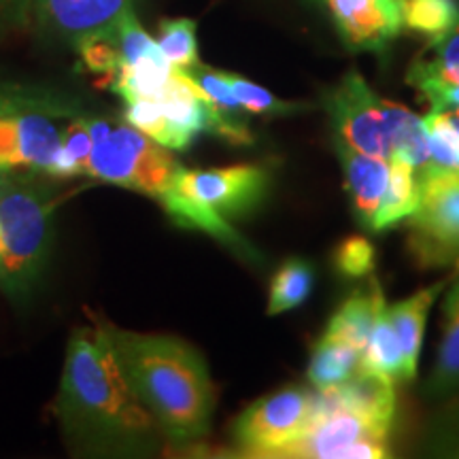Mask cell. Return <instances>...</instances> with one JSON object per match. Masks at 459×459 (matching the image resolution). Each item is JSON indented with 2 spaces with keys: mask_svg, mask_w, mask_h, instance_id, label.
Wrapping results in <instances>:
<instances>
[{
  "mask_svg": "<svg viewBox=\"0 0 459 459\" xmlns=\"http://www.w3.org/2000/svg\"><path fill=\"white\" fill-rule=\"evenodd\" d=\"M56 412L68 440L102 455H143L164 438L128 383L108 325L79 328L66 347Z\"/></svg>",
  "mask_w": 459,
  "mask_h": 459,
  "instance_id": "1",
  "label": "cell"
},
{
  "mask_svg": "<svg viewBox=\"0 0 459 459\" xmlns=\"http://www.w3.org/2000/svg\"><path fill=\"white\" fill-rule=\"evenodd\" d=\"M124 375L172 446L206 438L215 411L209 366L192 344L170 334H141L108 325Z\"/></svg>",
  "mask_w": 459,
  "mask_h": 459,
  "instance_id": "2",
  "label": "cell"
},
{
  "mask_svg": "<svg viewBox=\"0 0 459 459\" xmlns=\"http://www.w3.org/2000/svg\"><path fill=\"white\" fill-rule=\"evenodd\" d=\"M271 172L260 164H237L226 169H183L160 200L177 226L209 234L238 255L255 257L251 245L230 220L254 213L268 196Z\"/></svg>",
  "mask_w": 459,
  "mask_h": 459,
  "instance_id": "3",
  "label": "cell"
},
{
  "mask_svg": "<svg viewBox=\"0 0 459 459\" xmlns=\"http://www.w3.org/2000/svg\"><path fill=\"white\" fill-rule=\"evenodd\" d=\"M54 198L41 183L0 172V287L24 300L49 257Z\"/></svg>",
  "mask_w": 459,
  "mask_h": 459,
  "instance_id": "4",
  "label": "cell"
},
{
  "mask_svg": "<svg viewBox=\"0 0 459 459\" xmlns=\"http://www.w3.org/2000/svg\"><path fill=\"white\" fill-rule=\"evenodd\" d=\"M88 126L91 153L85 175L160 203L181 170L170 149L149 139L130 124L88 117Z\"/></svg>",
  "mask_w": 459,
  "mask_h": 459,
  "instance_id": "5",
  "label": "cell"
},
{
  "mask_svg": "<svg viewBox=\"0 0 459 459\" xmlns=\"http://www.w3.org/2000/svg\"><path fill=\"white\" fill-rule=\"evenodd\" d=\"M419 206L409 217V251L421 268L459 273V172L429 164L419 172Z\"/></svg>",
  "mask_w": 459,
  "mask_h": 459,
  "instance_id": "6",
  "label": "cell"
},
{
  "mask_svg": "<svg viewBox=\"0 0 459 459\" xmlns=\"http://www.w3.org/2000/svg\"><path fill=\"white\" fill-rule=\"evenodd\" d=\"M325 412L321 394L307 387H285L254 402L232 428L234 445L245 457H273L281 446L307 434Z\"/></svg>",
  "mask_w": 459,
  "mask_h": 459,
  "instance_id": "7",
  "label": "cell"
},
{
  "mask_svg": "<svg viewBox=\"0 0 459 459\" xmlns=\"http://www.w3.org/2000/svg\"><path fill=\"white\" fill-rule=\"evenodd\" d=\"M319 394L325 404L324 415L307 434L281 446L273 459H381L389 455L387 428L334 406L328 395Z\"/></svg>",
  "mask_w": 459,
  "mask_h": 459,
  "instance_id": "8",
  "label": "cell"
},
{
  "mask_svg": "<svg viewBox=\"0 0 459 459\" xmlns=\"http://www.w3.org/2000/svg\"><path fill=\"white\" fill-rule=\"evenodd\" d=\"M325 111L338 136V145L381 160H392L387 139L385 100L375 94L359 73H347L325 94Z\"/></svg>",
  "mask_w": 459,
  "mask_h": 459,
  "instance_id": "9",
  "label": "cell"
},
{
  "mask_svg": "<svg viewBox=\"0 0 459 459\" xmlns=\"http://www.w3.org/2000/svg\"><path fill=\"white\" fill-rule=\"evenodd\" d=\"M62 128L51 115L20 113L0 117V172L32 170L54 175Z\"/></svg>",
  "mask_w": 459,
  "mask_h": 459,
  "instance_id": "10",
  "label": "cell"
},
{
  "mask_svg": "<svg viewBox=\"0 0 459 459\" xmlns=\"http://www.w3.org/2000/svg\"><path fill=\"white\" fill-rule=\"evenodd\" d=\"M32 4L41 26L71 45L113 28L134 11V0H32Z\"/></svg>",
  "mask_w": 459,
  "mask_h": 459,
  "instance_id": "11",
  "label": "cell"
},
{
  "mask_svg": "<svg viewBox=\"0 0 459 459\" xmlns=\"http://www.w3.org/2000/svg\"><path fill=\"white\" fill-rule=\"evenodd\" d=\"M166 122V143L170 152H183L192 145L200 132L209 130L211 100L186 71H172L169 88L160 96Z\"/></svg>",
  "mask_w": 459,
  "mask_h": 459,
  "instance_id": "12",
  "label": "cell"
},
{
  "mask_svg": "<svg viewBox=\"0 0 459 459\" xmlns=\"http://www.w3.org/2000/svg\"><path fill=\"white\" fill-rule=\"evenodd\" d=\"M342 41L355 51L383 49L400 32L378 0H325Z\"/></svg>",
  "mask_w": 459,
  "mask_h": 459,
  "instance_id": "13",
  "label": "cell"
},
{
  "mask_svg": "<svg viewBox=\"0 0 459 459\" xmlns=\"http://www.w3.org/2000/svg\"><path fill=\"white\" fill-rule=\"evenodd\" d=\"M338 158L344 170V189L351 198L355 217L372 232L389 181L387 160L366 156L344 145H338Z\"/></svg>",
  "mask_w": 459,
  "mask_h": 459,
  "instance_id": "14",
  "label": "cell"
},
{
  "mask_svg": "<svg viewBox=\"0 0 459 459\" xmlns=\"http://www.w3.org/2000/svg\"><path fill=\"white\" fill-rule=\"evenodd\" d=\"M334 406L358 412L377 426L392 428L395 395H394V378L381 372H370L358 368L347 381L341 385L321 389Z\"/></svg>",
  "mask_w": 459,
  "mask_h": 459,
  "instance_id": "15",
  "label": "cell"
},
{
  "mask_svg": "<svg viewBox=\"0 0 459 459\" xmlns=\"http://www.w3.org/2000/svg\"><path fill=\"white\" fill-rule=\"evenodd\" d=\"M445 287L443 283H436L426 290H419L406 300H400L387 307L389 319H392L395 334H398L402 358H404V378H415L417 375V361L419 353H421V341H423V325H426L428 313L432 308L436 296Z\"/></svg>",
  "mask_w": 459,
  "mask_h": 459,
  "instance_id": "16",
  "label": "cell"
},
{
  "mask_svg": "<svg viewBox=\"0 0 459 459\" xmlns=\"http://www.w3.org/2000/svg\"><path fill=\"white\" fill-rule=\"evenodd\" d=\"M20 113H45L51 117L83 115L82 100L48 85H30L0 79V117Z\"/></svg>",
  "mask_w": 459,
  "mask_h": 459,
  "instance_id": "17",
  "label": "cell"
},
{
  "mask_svg": "<svg viewBox=\"0 0 459 459\" xmlns=\"http://www.w3.org/2000/svg\"><path fill=\"white\" fill-rule=\"evenodd\" d=\"M445 325L438 359L426 383L429 400H446L459 394V279L453 283L443 304Z\"/></svg>",
  "mask_w": 459,
  "mask_h": 459,
  "instance_id": "18",
  "label": "cell"
},
{
  "mask_svg": "<svg viewBox=\"0 0 459 459\" xmlns=\"http://www.w3.org/2000/svg\"><path fill=\"white\" fill-rule=\"evenodd\" d=\"M383 290L377 279H370L366 290L355 291L351 298H347L341 304V308L330 319L325 334L334 336L338 341L351 344L359 353H364L366 344H368L372 325H375L377 307L383 300Z\"/></svg>",
  "mask_w": 459,
  "mask_h": 459,
  "instance_id": "19",
  "label": "cell"
},
{
  "mask_svg": "<svg viewBox=\"0 0 459 459\" xmlns=\"http://www.w3.org/2000/svg\"><path fill=\"white\" fill-rule=\"evenodd\" d=\"M385 126L392 160H402V162L415 166L417 172L432 164L426 124L411 108L385 100Z\"/></svg>",
  "mask_w": 459,
  "mask_h": 459,
  "instance_id": "20",
  "label": "cell"
},
{
  "mask_svg": "<svg viewBox=\"0 0 459 459\" xmlns=\"http://www.w3.org/2000/svg\"><path fill=\"white\" fill-rule=\"evenodd\" d=\"M419 198L421 194H419V172L415 166L402 162V160H392L385 196H383L372 232H383L395 223L409 220L417 211Z\"/></svg>",
  "mask_w": 459,
  "mask_h": 459,
  "instance_id": "21",
  "label": "cell"
},
{
  "mask_svg": "<svg viewBox=\"0 0 459 459\" xmlns=\"http://www.w3.org/2000/svg\"><path fill=\"white\" fill-rule=\"evenodd\" d=\"M172 65L166 60L162 51L143 57L134 65L122 66L111 79V90L119 94L124 102L136 99H160L169 88L172 77Z\"/></svg>",
  "mask_w": 459,
  "mask_h": 459,
  "instance_id": "22",
  "label": "cell"
},
{
  "mask_svg": "<svg viewBox=\"0 0 459 459\" xmlns=\"http://www.w3.org/2000/svg\"><path fill=\"white\" fill-rule=\"evenodd\" d=\"M359 359L361 353L358 349L324 332L308 361V381L319 392L341 385L359 368Z\"/></svg>",
  "mask_w": 459,
  "mask_h": 459,
  "instance_id": "23",
  "label": "cell"
},
{
  "mask_svg": "<svg viewBox=\"0 0 459 459\" xmlns=\"http://www.w3.org/2000/svg\"><path fill=\"white\" fill-rule=\"evenodd\" d=\"M359 368L381 372V375L394 378V381L395 378H404V358H402L398 334H395L392 319H389L385 298L377 307L375 325H372L368 344L361 353Z\"/></svg>",
  "mask_w": 459,
  "mask_h": 459,
  "instance_id": "24",
  "label": "cell"
},
{
  "mask_svg": "<svg viewBox=\"0 0 459 459\" xmlns=\"http://www.w3.org/2000/svg\"><path fill=\"white\" fill-rule=\"evenodd\" d=\"M313 283L315 271L311 264L307 260H298V257L287 260L273 277L266 313L274 317V315L294 311L311 296Z\"/></svg>",
  "mask_w": 459,
  "mask_h": 459,
  "instance_id": "25",
  "label": "cell"
},
{
  "mask_svg": "<svg viewBox=\"0 0 459 459\" xmlns=\"http://www.w3.org/2000/svg\"><path fill=\"white\" fill-rule=\"evenodd\" d=\"M402 22L411 30L438 39L459 24L457 0H402Z\"/></svg>",
  "mask_w": 459,
  "mask_h": 459,
  "instance_id": "26",
  "label": "cell"
},
{
  "mask_svg": "<svg viewBox=\"0 0 459 459\" xmlns=\"http://www.w3.org/2000/svg\"><path fill=\"white\" fill-rule=\"evenodd\" d=\"M158 45L172 68L189 71L198 66V39L196 22L189 17H175V20L160 22Z\"/></svg>",
  "mask_w": 459,
  "mask_h": 459,
  "instance_id": "27",
  "label": "cell"
},
{
  "mask_svg": "<svg viewBox=\"0 0 459 459\" xmlns=\"http://www.w3.org/2000/svg\"><path fill=\"white\" fill-rule=\"evenodd\" d=\"M91 153V134L88 117L77 115L71 117V122L62 130V147L57 153L54 175L56 179H71V177L85 175L88 160Z\"/></svg>",
  "mask_w": 459,
  "mask_h": 459,
  "instance_id": "28",
  "label": "cell"
},
{
  "mask_svg": "<svg viewBox=\"0 0 459 459\" xmlns=\"http://www.w3.org/2000/svg\"><path fill=\"white\" fill-rule=\"evenodd\" d=\"M421 451L432 457H459V394L446 398L443 409L429 419Z\"/></svg>",
  "mask_w": 459,
  "mask_h": 459,
  "instance_id": "29",
  "label": "cell"
},
{
  "mask_svg": "<svg viewBox=\"0 0 459 459\" xmlns=\"http://www.w3.org/2000/svg\"><path fill=\"white\" fill-rule=\"evenodd\" d=\"M74 49L79 51L85 71L94 74H107L108 79H113L124 66L117 24L82 39V41L74 45Z\"/></svg>",
  "mask_w": 459,
  "mask_h": 459,
  "instance_id": "30",
  "label": "cell"
},
{
  "mask_svg": "<svg viewBox=\"0 0 459 459\" xmlns=\"http://www.w3.org/2000/svg\"><path fill=\"white\" fill-rule=\"evenodd\" d=\"M228 82L232 85L234 96L240 102V107L245 111L254 113V115H264V117H279V115H291V113H300L304 108H308L307 105H300V102H287L281 100L273 91H268L262 85H257L249 79H245L243 74L237 73H226Z\"/></svg>",
  "mask_w": 459,
  "mask_h": 459,
  "instance_id": "31",
  "label": "cell"
},
{
  "mask_svg": "<svg viewBox=\"0 0 459 459\" xmlns=\"http://www.w3.org/2000/svg\"><path fill=\"white\" fill-rule=\"evenodd\" d=\"M189 74L194 83L198 85V90L213 102V107L220 111L226 119H232V122H245L240 117V113L245 111L240 107V102L234 96L232 85L228 82V74L220 73V71H211V68H203V66H194L186 71Z\"/></svg>",
  "mask_w": 459,
  "mask_h": 459,
  "instance_id": "32",
  "label": "cell"
},
{
  "mask_svg": "<svg viewBox=\"0 0 459 459\" xmlns=\"http://www.w3.org/2000/svg\"><path fill=\"white\" fill-rule=\"evenodd\" d=\"M336 271L347 279H361L375 268V247L364 237H349L336 247Z\"/></svg>",
  "mask_w": 459,
  "mask_h": 459,
  "instance_id": "33",
  "label": "cell"
},
{
  "mask_svg": "<svg viewBox=\"0 0 459 459\" xmlns=\"http://www.w3.org/2000/svg\"><path fill=\"white\" fill-rule=\"evenodd\" d=\"M423 54L434 57L436 62L459 68V24L443 37L432 39V43Z\"/></svg>",
  "mask_w": 459,
  "mask_h": 459,
  "instance_id": "34",
  "label": "cell"
},
{
  "mask_svg": "<svg viewBox=\"0 0 459 459\" xmlns=\"http://www.w3.org/2000/svg\"><path fill=\"white\" fill-rule=\"evenodd\" d=\"M378 3L383 4V9L387 11V15L392 17L395 24L404 26V22H402V0H378Z\"/></svg>",
  "mask_w": 459,
  "mask_h": 459,
  "instance_id": "35",
  "label": "cell"
},
{
  "mask_svg": "<svg viewBox=\"0 0 459 459\" xmlns=\"http://www.w3.org/2000/svg\"><path fill=\"white\" fill-rule=\"evenodd\" d=\"M24 3H26V0H0V15L20 11L22 7H24Z\"/></svg>",
  "mask_w": 459,
  "mask_h": 459,
  "instance_id": "36",
  "label": "cell"
}]
</instances>
